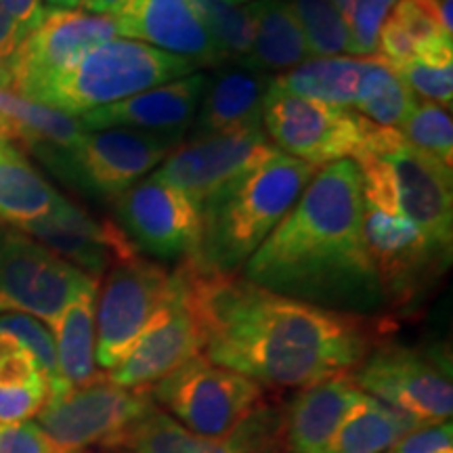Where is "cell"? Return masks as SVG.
Wrapping results in <instances>:
<instances>
[{"instance_id":"obj_24","label":"cell","mask_w":453,"mask_h":453,"mask_svg":"<svg viewBox=\"0 0 453 453\" xmlns=\"http://www.w3.org/2000/svg\"><path fill=\"white\" fill-rule=\"evenodd\" d=\"M84 133L76 116L21 97L0 82V139L30 147L47 162H57L81 143Z\"/></svg>"},{"instance_id":"obj_46","label":"cell","mask_w":453,"mask_h":453,"mask_svg":"<svg viewBox=\"0 0 453 453\" xmlns=\"http://www.w3.org/2000/svg\"><path fill=\"white\" fill-rule=\"evenodd\" d=\"M330 3L334 4V7H336V9L340 11V13H342V15L347 17V19H349L350 11H353V7H355L357 0H330Z\"/></svg>"},{"instance_id":"obj_49","label":"cell","mask_w":453,"mask_h":453,"mask_svg":"<svg viewBox=\"0 0 453 453\" xmlns=\"http://www.w3.org/2000/svg\"><path fill=\"white\" fill-rule=\"evenodd\" d=\"M0 82H3V81H0Z\"/></svg>"},{"instance_id":"obj_32","label":"cell","mask_w":453,"mask_h":453,"mask_svg":"<svg viewBox=\"0 0 453 453\" xmlns=\"http://www.w3.org/2000/svg\"><path fill=\"white\" fill-rule=\"evenodd\" d=\"M388 15L410 36L416 59L453 61V36L441 24L437 0H396Z\"/></svg>"},{"instance_id":"obj_30","label":"cell","mask_w":453,"mask_h":453,"mask_svg":"<svg viewBox=\"0 0 453 453\" xmlns=\"http://www.w3.org/2000/svg\"><path fill=\"white\" fill-rule=\"evenodd\" d=\"M416 105V95L382 57H367L355 111L376 127L401 130Z\"/></svg>"},{"instance_id":"obj_22","label":"cell","mask_w":453,"mask_h":453,"mask_svg":"<svg viewBox=\"0 0 453 453\" xmlns=\"http://www.w3.org/2000/svg\"><path fill=\"white\" fill-rule=\"evenodd\" d=\"M359 395L350 373L300 388L281 411L283 453H327L334 434Z\"/></svg>"},{"instance_id":"obj_48","label":"cell","mask_w":453,"mask_h":453,"mask_svg":"<svg viewBox=\"0 0 453 453\" xmlns=\"http://www.w3.org/2000/svg\"><path fill=\"white\" fill-rule=\"evenodd\" d=\"M78 453H87V451H78Z\"/></svg>"},{"instance_id":"obj_36","label":"cell","mask_w":453,"mask_h":453,"mask_svg":"<svg viewBox=\"0 0 453 453\" xmlns=\"http://www.w3.org/2000/svg\"><path fill=\"white\" fill-rule=\"evenodd\" d=\"M413 95H422L426 101L449 110L453 101V61H422L411 59L395 70Z\"/></svg>"},{"instance_id":"obj_1","label":"cell","mask_w":453,"mask_h":453,"mask_svg":"<svg viewBox=\"0 0 453 453\" xmlns=\"http://www.w3.org/2000/svg\"><path fill=\"white\" fill-rule=\"evenodd\" d=\"M212 364L260 387L304 388L353 373L380 344L376 315L332 311L254 286L246 277L202 275L183 263Z\"/></svg>"},{"instance_id":"obj_29","label":"cell","mask_w":453,"mask_h":453,"mask_svg":"<svg viewBox=\"0 0 453 453\" xmlns=\"http://www.w3.org/2000/svg\"><path fill=\"white\" fill-rule=\"evenodd\" d=\"M416 428L382 401L361 393L338 426L327 453H384Z\"/></svg>"},{"instance_id":"obj_45","label":"cell","mask_w":453,"mask_h":453,"mask_svg":"<svg viewBox=\"0 0 453 453\" xmlns=\"http://www.w3.org/2000/svg\"><path fill=\"white\" fill-rule=\"evenodd\" d=\"M82 7V0H44L47 11H76Z\"/></svg>"},{"instance_id":"obj_15","label":"cell","mask_w":453,"mask_h":453,"mask_svg":"<svg viewBox=\"0 0 453 453\" xmlns=\"http://www.w3.org/2000/svg\"><path fill=\"white\" fill-rule=\"evenodd\" d=\"M180 145L174 134L130 128L87 130L59 166L95 194L118 200Z\"/></svg>"},{"instance_id":"obj_41","label":"cell","mask_w":453,"mask_h":453,"mask_svg":"<svg viewBox=\"0 0 453 453\" xmlns=\"http://www.w3.org/2000/svg\"><path fill=\"white\" fill-rule=\"evenodd\" d=\"M451 433L449 420L416 428L393 447V453H453Z\"/></svg>"},{"instance_id":"obj_37","label":"cell","mask_w":453,"mask_h":453,"mask_svg":"<svg viewBox=\"0 0 453 453\" xmlns=\"http://www.w3.org/2000/svg\"><path fill=\"white\" fill-rule=\"evenodd\" d=\"M396 0H357L349 15L350 50L353 55L378 53V34Z\"/></svg>"},{"instance_id":"obj_20","label":"cell","mask_w":453,"mask_h":453,"mask_svg":"<svg viewBox=\"0 0 453 453\" xmlns=\"http://www.w3.org/2000/svg\"><path fill=\"white\" fill-rule=\"evenodd\" d=\"M111 17L120 38L179 55L197 67L225 61L189 0H122Z\"/></svg>"},{"instance_id":"obj_35","label":"cell","mask_w":453,"mask_h":453,"mask_svg":"<svg viewBox=\"0 0 453 453\" xmlns=\"http://www.w3.org/2000/svg\"><path fill=\"white\" fill-rule=\"evenodd\" d=\"M0 330L11 334L30 350L42 376L49 380L50 393L57 388V349L49 327L42 321L34 319L24 313H4L0 315Z\"/></svg>"},{"instance_id":"obj_33","label":"cell","mask_w":453,"mask_h":453,"mask_svg":"<svg viewBox=\"0 0 453 453\" xmlns=\"http://www.w3.org/2000/svg\"><path fill=\"white\" fill-rule=\"evenodd\" d=\"M304 34L309 53L336 57L350 50L349 21L330 0H286Z\"/></svg>"},{"instance_id":"obj_16","label":"cell","mask_w":453,"mask_h":453,"mask_svg":"<svg viewBox=\"0 0 453 453\" xmlns=\"http://www.w3.org/2000/svg\"><path fill=\"white\" fill-rule=\"evenodd\" d=\"M116 211L122 231L137 250L183 260L196 252L202 214L183 191L150 177L118 197Z\"/></svg>"},{"instance_id":"obj_39","label":"cell","mask_w":453,"mask_h":453,"mask_svg":"<svg viewBox=\"0 0 453 453\" xmlns=\"http://www.w3.org/2000/svg\"><path fill=\"white\" fill-rule=\"evenodd\" d=\"M42 376L30 350L15 336L0 330V387L26 384Z\"/></svg>"},{"instance_id":"obj_2","label":"cell","mask_w":453,"mask_h":453,"mask_svg":"<svg viewBox=\"0 0 453 453\" xmlns=\"http://www.w3.org/2000/svg\"><path fill=\"white\" fill-rule=\"evenodd\" d=\"M254 286L332 311L376 315L387 300L364 240V191L353 160L317 170L292 211L248 258Z\"/></svg>"},{"instance_id":"obj_26","label":"cell","mask_w":453,"mask_h":453,"mask_svg":"<svg viewBox=\"0 0 453 453\" xmlns=\"http://www.w3.org/2000/svg\"><path fill=\"white\" fill-rule=\"evenodd\" d=\"M97 290L82 292L64 309L59 319L53 324L57 349V388L50 396L65 390L82 387L97 376L95 361V307H97Z\"/></svg>"},{"instance_id":"obj_9","label":"cell","mask_w":453,"mask_h":453,"mask_svg":"<svg viewBox=\"0 0 453 453\" xmlns=\"http://www.w3.org/2000/svg\"><path fill=\"white\" fill-rule=\"evenodd\" d=\"M97 288V280L30 235L11 231L0 243V313H24L53 327L72 300Z\"/></svg>"},{"instance_id":"obj_40","label":"cell","mask_w":453,"mask_h":453,"mask_svg":"<svg viewBox=\"0 0 453 453\" xmlns=\"http://www.w3.org/2000/svg\"><path fill=\"white\" fill-rule=\"evenodd\" d=\"M0 453H64L32 422L0 424Z\"/></svg>"},{"instance_id":"obj_38","label":"cell","mask_w":453,"mask_h":453,"mask_svg":"<svg viewBox=\"0 0 453 453\" xmlns=\"http://www.w3.org/2000/svg\"><path fill=\"white\" fill-rule=\"evenodd\" d=\"M49 396L50 387L44 376L26 384L0 387V424L27 422L44 410Z\"/></svg>"},{"instance_id":"obj_8","label":"cell","mask_w":453,"mask_h":453,"mask_svg":"<svg viewBox=\"0 0 453 453\" xmlns=\"http://www.w3.org/2000/svg\"><path fill=\"white\" fill-rule=\"evenodd\" d=\"M350 376L361 393L382 401L418 428L451 418V365L439 350L378 344Z\"/></svg>"},{"instance_id":"obj_34","label":"cell","mask_w":453,"mask_h":453,"mask_svg":"<svg viewBox=\"0 0 453 453\" xmlns=\"http://www.w3.org/2000/svg\"><path fill=\"white\" fill-rule=\"evenodd\" d=\"M401 134L413 147L428 154L434 160L451 168L453 164V124L447 107L433 101H418L403 127Z\"/></svg>"},{"instance_id":"obj_27","label":"cell","mask_w":453,"mask_h":453,"mask_svg":"<svg viewBox=\"0 0 453 453\" xmlns=\"http://www.w3.org/2000/svg\"><path fill=\"white\" fill-rule=\"evenodd\" d=\"M367 57H317L271 81V87L294 97L317 101L340 110L355 107Z\"/></svg>"},{"instance_id":"obj_10","label":"cell","mask_w":453,"mask_h":453,"mask_svg":"<svg viewBox=\"0 0 453 453\" xmlns=\"http://www.w3.org/2000/svg\"><path fill=\"white\" fill-rule=\"evenodd\" d=\"M263 124L277 150L315 168L355 157L373 127L353 110L294 97L273 87L265 97Z\"/></svg>"},{"instance_id":"obj_4","label":"cell","mask_w":453,"mask_h":453,"mask_svg":"<svg viewBox=\"0 0 453 453\" xmlns=\"http://www.w3.org/2000/svg\"><path fill=\"white\" fill-rule=\"evenodd\" d=\"M361 174L364 202L411 220L430 242L451 252V168L413 147L401 130L373 124L353 157Z\"/></svg>"},{"instance_id":"obj_21","label":"cell","mask_w":453,"mask_h":453,"mask_svg":"<svg viewBox=\"0 0 453 453\" xmlns=\"http://www.w3.org/2000/svg\"><path fill=\"white\" fill-rule=\"evenodd\" d=\"M208 76L200 72L78 116L84 130L130 128L183 137L196 120Z\"/></svg>"},{"instance_id":"obj_17","label":"cell","mask_w":453,"mask_h":453,"mask_svg":"<svg viewBox=\"0 0 453 453\" xmlns=\"http://www.w3.org/2000/svg\"><path fill=\"white\" fill-rule=\"evenodd\" d=\"M273 150L260 127L191 139L166 157L154 179L183 191L200 208L219 187L257 166Z\"/></svg>"},{"instance_id":"obj_28","label":"cell","mask_w":453,"mask_h":453,"mask_svg":"<svg viewBox=\"0 0 453 453\" xmlns=\"http://www.w3.org/2000/svg\"><path fill=\"white\" fill-rule=\"evenodd\" d=\"M59 200L61 196L19 147L0 139V219L21 226L49 214Z\"/></svg>"},{"instance_id":"obj_5","label":"cell","mask_w":453,"mask_h":453,"mask_svg":"<svg viewBox=\"0 0 453 453\" xmlns=\"http://www.w3.org/2000/svg\"><path fill=\"white\" fill-rule=\"evenodd\" d=\"M194 72L197 65L183 57L116 36L88 49L72 70L44 90L36 104L78 118Z\"/></svg>"},{"instance_id":"obj_19","label":"cell","mask_w":453,"mask_h":453,"mask_svg":"<svg viewBox=\"0 0 453 453\" xmlns=\"http://www.w3.org/2000/svg\"><path fill=\"white\" fill-rule=\"evenodd\" d=\"M116 453H283L281 411L260 405L226 437H200L156 407Z\"/></svg>"},{"instance_id":"obj_18","label":"cell","mask_w":453,"mask_h":453,"mask_svg":"<svg viewBox=\"0 0 453 453\" xmlns=\"http://www.w3.org/2000/svg\"><path fill=\"white\" fill-rule=\"evenodd\" d=\"M17 229L97 281L116 265L139 257L120 225L90 219L64 196L49 214Z\"/></svg>"},{"instance_id":"obj_13","label":"cell","mask_w":453,"mask_h":453,"mask_svg":"<svg viewBox=\"0 0 453 453\" xmlns=\"http://www.w3.org/2000/svg\"><path fill=\"white\" fill-rule=\"evenodd\" d=\"M170 288V273L160 265L133 258L107 271L95 307V361L111 372L143 334Z\"/></svg>"},{"instance_id":"obj_6","label":"cell","mask_w":453,"mask_h":453,"mask_svg":"<svg viewBox=\"0 0 453 453\" xmlns=\"http://www.w3.org/2000/svg\"><path fill=\"white\" fill-rule=\"evenodd\" d=\"M156 407L150 388L120 387L107 373H97L82 387L49 396L38 426L64 453L90 447L118 451Z\"/></svg>"},{"instance_id":"obj_14","label":"cell","mask_w":453,"mask_h":453,"mask_svg":"<svg viewBox=\"0 0 453 453\" xmlns=\"http://www.w3.org/2000/svg\"><path fill=\"white\" fill-rule=\"evenodd\" d=\"M364 240L380 280L384 300L410 307L443 273L451 252L439 248L411 220L364 202Z\"/></svg>"},{"instance_id":"obj_31","label":"cell","mask_w":453,"mask_h":453,"mask_svg":"<svg viewBox=\"0 0 453 453\" xmlns=\"http://www.w3.org/2000/svg\"><path fill=\"white\" fill-rule=\"evenodd\" d=\"M223 59L243 64L252 49V17L248 7L229 0H189Z\"/></svg>"},{"instance_id":"obj_23","label":"cell","mask_w":453,"mask_h":453,"mask_svg":"<svg viewBox=\"0 0 453 453\" xmlns=\"http://www.w3.org/2000/svg\"><path fill=\"white\" fill-rule=\"evenodd\" d=\"M271 81L273 78L269 73L240 64L226 65L208 78L202 104L191 124L194 139L258 128Z\"/></svg>"},{"instance_id":"obj_11","label":"cell","mask_w":453,"mask_h":453,"mask_svg":"<svg viewBox=\"0 0 453 453\" xmlns=\"http://www.w3.org/2000/svg\"><path fill=\"white\" fill-rule=\"evenodd\" d=\"M118 36L111 15L87 11H47L17 47L7 67V87L21 97H38L97 44Z\"/></svg>"},{"instance_id":"obj_3","label":"cell","mask_w":453,"mask_h":453,"mask_svg":"<svg viewBox=\"0 0 453 453\" xmlns=\"http://www.w3.org/2000/svg\"><path fill=\"white\" fill-rule=\"evenodd\" d=\"M317 170L273 150L219 187L200 206V242L183 263L202 275H235L292 211Z\"/></svg>"},{"instance_id":"obj_25","label":"cell","mask_w":453,"mask_h":453,"mask_svg":"<svg viewBox=\"0 0 453 453\" xmlns=\"http://www.w3.org/2000/svg\"><path fill=\"white\" fill-rule=\"evenodd\" d=\"M252 49L240 65L258 72H288L309 59V47L286 0H252Z\"/></svg>"},{"instance_id":"obj_44","label":"cell","mask_w":453,"mask_h":453,"mask_svg":"<svg viewBox=\"0 0 453 453\" xmlns=\"http://www.w3.org/2000/svg\"><path fill=\"white\" fill-rule=\"evenodd\" d=\"M122 0H82V9L93 15H111Z\"/></svg>"},{"instance_id":"obj_7","label":"cell","mask_w":453,"mask_h":453,"mask_svg":"<svg viewBox=\"0 0 453 453\" xmlns=\"http://www.w3.org/2000/svg\"><path fill=\"white\" fill-rule=\"evenodd\" d=\"M154 403L200 437H226L265 405L257 380L197 355L150 388Z\"/></svg>"},{"instance_id":"obj_47","label":"cell","mask_w":453,"mask_h":453,"mask_svg":"<svg viewBox=\"0 0 453 453\" xmlns=\"http://www.w3.org/2000/svg\"><path fill=\"white\" fill-rule=\"evenodd\" d=\"M229 3H235V4H248V3H252V0H229Z\"/></svg>"},{"instance_id":"obj_43","label":"cell","mask_w":453,"mask_h":453,"mask_svg":"<svg viewBox=\"0 0 453 453\" xmlns=\"http://www.w3.org/2000/svg\"><path fill=\"white\" fill-rule=\"evenodd\" d=\"M21 41H24V36H21L19 27L15 26V21L0 4V81L3 84H7V67Z\"/></svg>"},{"instance_id":"obj_12","label":"cell","mask_w":453,"mask_h":453,"mask_svg":"<svg viewBox=\"0 0 453 453\" xmlns=\"http://www.w3.org/2000/svg\"><path fill=\"white\" fill-rule=\"evenodd\" d=\"M203 353V330L191 303L183 265L170 273L166 298L127 357L107 372L127 388H151L177 367Z\"/></svg>"},{"instance_id":"obj_42","label":"cell","mask_w":453,"mask_h":453,"mask_svg":"<svg viewBox=\"0 0 453 453\" xmlns=\"http://www.w3.org/2000/svg\"><path fill=\"white\" fill-rule=\"evenodd\" d=\"M0 4L15 21V26L19 27L24 38L41 24L44 13H47L44 0H0Z\"/></svg>"}]
</instances>
